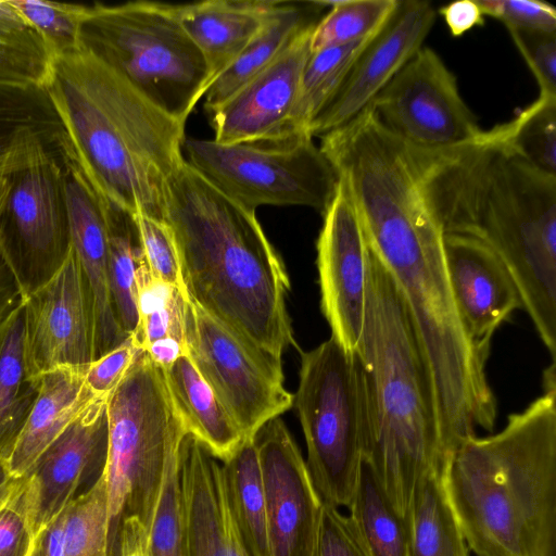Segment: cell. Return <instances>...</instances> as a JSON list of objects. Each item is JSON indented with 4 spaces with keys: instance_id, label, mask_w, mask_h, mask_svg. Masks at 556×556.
Segmentation results:
<instances>
[{
    "instance_id": "1",
    "label": "cell",
    "mask_w": 556,
    "mask_h": 556,
    "mask_svg": "<svg viewBox=\"0 0 556 556\" xmlns=\"http://www.w3.org/2000/svg\"><path fill=\"white\" fill-rule=\"evenodd\" d=\"M409 148L443 233L477 238L498 255L555 362L556 176L530 165L485 130L455 147Z\"/></svg>"
},
{
    "instance_id": "2",
    "label": "cell",
    "mask_w": 556,
    "mask_h": 556,
    "mask_svg": "<svg viewBox=\"0 0 556 556\" xmlns=\"http://www.w3.org/2000/svg\"><path fill=\"white\" fill-rule=\"evenodd\" d=\"M164 222L195 305L276 357L296 346L286 305L288 273L255 212L225 197L185 160L167 182Z\"/></svg>"
},
{
    "instance_id": "3",
    "label": "cell",
    "mask_w": 556,
    "mask_h": 556,
    "mask_svg": "<svg viewBox=\"0 0 556 556\" xmlns=\"http://www.w3.org/2000/svg\"><path fill=\"white\" fill-rule=\"evenodd\" d=\"M43 90L68 152L98 193L164 222L167 182L182 164L185 126L83 47L55 58Z\"/></svg>"
},
{
    "instance_id": "4",
    "label": "cell",
    "mask_w": 556,
    "mask_h": 556,
    "mask_svg": "<svg viewBox=\"0 0 556 556\" xmlns=\"http://www.w3.org/2000/svg\"><path fill=\"white\" fill-rule=\"evenodd\" d=\"M555 378L551 365L541 396L445 460V492L477 556H556Z\"/></svg>"
},
{
    "instance_id": "5",
    "label": "cell",
    "mask_w": 556,
    "mask_h": 556,
    "mask_svg": "<svg viewBox=\"0 0 556 556\" xmlns=\"http://www.w3.org/2000/svg\"><path fill=\"white\" fill-rule=\"evenodd\" d=\"M356 355L365 376L364 462L395 511L409 523L419 483L446 457L429 370L409 312L370 248Z\"/></svg>"
},
{
    "instance_id": "6",
    "label": "cell",
    "mask_w": 556,
    "mask_h": 556,
    "mask_svg": "<svg viewBox=\"0 0 556 556\" xmlns=\"http://www.w3.org/2000/svg\"><path fill=\"white\" fill-rule=\"evenodd\" d=\"M108 556H119L123 521L150 529L167 464L188 434L163 369L140 350L106 400Z\"/></svg>"
},
{
    "instance_id": "7",
    "label": "cell",
    "mask_w": 556,
    "mask_h": 556,
    "mask_svg": "<svg viewBox=\"0 0 556 556\" xmlns=\"http://www.w3.org/2000/svg\"><path fill=\"white\" fill-rule=\"evenodd\" d=\"M80 39L85 50L182 124L212 84L207 63L173 4L87 5Z\"/></svg>"
},
{
    "instance_id": "8",
    "label": "cell",
    "mask_w": 556,
    "mask_h": 556,
    "mask_svg": "<svg viewBox=\"0 0 556 556\" xmlns=\"http://www.w3.org/2000/svg\"><path fill=\"white\" fill-rule=\"evenodd\" d=\"M311 480L324 503L350 505L364 463L366 392L356 353L332 337L301 353L294 394Z\"/></svg>"
},
{
    "instance_id": "9",
    "label": "cell",
    "mask_w": 556,
    "mask_h": 556,
    "mask_svg": "<svg viewBox=\"0 0 556 556\" xmlns=\"http://www.w3.org/2000/svg\"><path fill=\"white\" fill-rule=\"evenodd\" d=\"M187 163L225 197L247 211L262 205H301L321 214L338 174L307 131L219 143L186 138Z\"/></svg>"
},
{
    "instance_id": "10",
    "label": "cell",
    "mask_w": 556,
    "mask_h": 556,
    "mask_svg": "<svg viewBox=\"0 0 556 556\" xmlns=\"http://www.w3.org/2000/svg\"><path fill=\"white\" fill-rule=\"evenodd\" d=\"M5 148L10 190L0 220V249L26 295L61 267L71 248L64 173L30 126L15 127Z\"/></svg>"
},
{
    "instance_id": "11",
    "label": "cell",
    "mask_w": 556,
    "mask_h": 556,
    "mask_svg": "<svg viewBox=\"0 0 556 556\" xmlns=\"http://www.w3.org/2000/svg\"><path fill=\"white\" fill-rule=\"evenodd\" d=\"M185 344L193 365L242 431L252 438L293 406L281 358L248 343L189 298Z\"/></svg>"
},
{
    "instance_id": "12",
    "label": "cell",
    "mask_w": 556,
    "mask_h": 556,
    "mask_svg": "<svg viewBox=\"0 0 556 556\" xmlns=\"http://www.w3.org/2000/svg\"><path fill=\"white\" fill-rule=\"evenodd\" d=\"M370 109L389 132L417 148L455 147L483 131L462 98L456 77L428 47L410 58Z\"/></svg>"
},
{
    "instance_id": "13",
    "label": "cell",
    "mask_w": 556,
    "mask_h": 556,
    "mask_svg": "<svg viewBox=\"0 0 556 556\" xmlns=\"http://www.w3.org/2000/svg\"><path fill=\"white\" fill-rule=\"evenodd\" d=\"M26 362L29 375L72 367L86 369L94 361L92 294L74 250L23 302Z\"/></svg>"
},
{
    "instance_id": "14",
    "label": "cell",
    "mask_w": 556,
    "mask_h": 556,
    "mask_svg": "<svg viewBox=\"0 0 556 556\" xmlns=\"http://www.w3.org/2000/svg\"><path fill=\"white\" fill-rule=\"evenodd\" d=\"M338 178L316 244L320 308L331 337L356 353L364 324L369 248L348 187Z\"/></svg>"
},
{
    "instance_id": "15",
    "label": "cell",
    "mask_w": 556,
    "mask_h": 556,
    "mask_svg": "<svg viewBox=\"0 0 556 556\" xmlns=\"http://www.w3.org/2000/svg\"><path fill=\"white\" fill-rule=\"evenodd\" d=\"M263 477L270 556H313L323 501L286 424L276 417L254 435Z\"/></svg>"
},
{
    "instance_id": "16",
    "label": "cell",
    "mask_w": 556,
    "mask_h": 556,
    "mask_svg": "<svg viewBox=\"0 0 556 556\" xmlns=\"http://www.w3.org/2000/svg\"><path fill=\"white\" fill-rule=\"evenodd\" d=\"M106 400L97 396L25 476L35 539L103 475L109 444Z\"/></svg>"
},
{
    "instance_id": "17",
    "label": "cell",
    "mask_w": 556,
    "mask_h": 556,
    "mask_svg": "<svg viewBox=\"0 0 556 556\" xmlns=\"http://www.w3.org/2000/svg\"><path fill=\"white\" fill-rule=\"evenodd\" d=\"M437 17L424 0H400L386 25L356 59L343 84L308 126L323 137L370 106L375 98L422 47Z\"/></svg>"
},
{
    "instance_id": "18",
    "label": "cell",
    "mask_w": 556,
    "mask_h": 556,
    "mask_svg": "<svg viewBox=\"0 0 556 556\" xmlns=\"http://www.w3.org/2000/svg\"><path fill=\"white\" fill-rule=\"evenodd\" d=\"M315 27V26H314ZM314 27L279 58L210 112L214 140L237 143L287 135ZM291 134V132H290Z\"/></svg>"
},
{
    "instance_id": "19",
    "label": "cell",
    "mask_w": 556,
    "mask_h": 556,
    "mask_svg": "<svg viewBox=\"0 0 556 556\" xmlns=\"http://www.w3.org/2000/svg\"><path fill=\"white\" fill-rule=\"evenodd\" d=\"M450 286L469 337L490 351L491 338L509 315L522 308L518 289L498 255L477 238L443 233Z\"/></svg>"
},
{
    "instance_id": "20",
    "label": "cell",
    "mask_w": 556,
    "mask_h": 556,
    "mask_svg": "<svg viewBox=\"0 0 556 556\" xmlns=\"http://www.w3.org/2000/svg\"><path fill=\"white\" fill-rule=\"evenodd\" d=\"M62 155L71 248L93 301L96 361L128 338L116 319L110 292L108 203L68 152L62 149Z\"/></svg>"
},
{
    "instance_id": "21",
    "label": "cell",
    "mask_w": 556,
    "mask_h": 556,
    "mask_svg": "<svg viewBox=\"0 0 556 556\" xmlns=\"http://www.w3.org/2000/svg\"><path fill=\"white\" fill-rule=\"evenodd\" d=\"M188 556H248L232 522L218 459L193 435L179 450Z\"/></svg>"
},
{
    "instance_id": "22",
    "label": "cell",
    "mask_w": 556,
    "mask_h": 556,
    "mask_svg": "<svg viewBox=\"0 0 556 556\" xmlns=\"http://www.w3.org/2000/svg\"><path fill=\"white\" fill-rule=\"evenodd\" d=\"M278 2L208 0L173 7L181 26L204 56L213 83L263 28Z\"/></svg>"
},
{
    "instance_id": "23",
    "label": "cell",
    "mask_w": 556,
    "mask_h": 556,
    "mask_svg": "<svg viewBox=\"0 0 556 556\" xmlns=\"http://www.w3.org/2000/svg\"><path fill=\"white\" fill-rule=\"evenodd\" d=\"M85 371L61 367L39 377L37 397L4 458L15 478L27 476L45 450L97 397L86 384Z\"/></svg>"
},
{
    "instance_id": "24",
    "label": "cell",
    "mask_w": 556,
    "mask_h": 556,
    "mask_svg": "<svg viewBox=\"0 0 556 556\" xmlns=\"http://www.w3.org/2000/svg\"><path fill=\"white\" fill-rule=\"evenodd\" d=\"M325 8V1H279L263 28L207 88L203 96L206 112L223 104L279 58L304 31L314 27Z\"/></svg>"
},
{
    "instance_id": "25",
    "label": "cell",
    "mask_w": 556,
    "mask_h": 556,
    "mask_svg": "<svg viewBox=\"0 0 556 556\" xmlns=\"http://www.w3.org/2000/svg\"><path fill=\"white\" fill-rule=\"evenodd\" d=\"M163 372L188 434L200 441L218 460L229 458L245 438L188 354L179 356Z\"/></svg>"
},
{
    "instance_id": "26",
    "label": "cell",
    "mask_w": 556,
    "mask_h": 556,
    "mask_svg": "<svg viewBox=\"0 0 556 556\" xmlns=\"http://www.w3.org/2000/svg\"><path fill=\"white\" fill-rule=\"evenodd\" d=\"M227 506L248 556H270L266 502L254 437L220 465Z\"/></svg>"
},
{
    "instance_id": "27",
    "label": "cell",
    "mask_w": 556,
    "mask_h": 556,
    "mask_svg": "<svg viewBox=\"0 0 556 556\" xmlns=\"http://www.w3.org/2000/svg\"><path fill=\"white\" fill-rule=\"evenodd\" d=\"M39 379H33L27 367L22 303L0 323V456L3 458L34 405Z\"/></svg>"
},
{
    "instance_id": "28",
    "label": "cell",
    "mask_w": 556,
    "mask_h": 556,
    "mask_svg": "<svg viewBox=\"0 0 556 556\" xmlns=\"http://www.w3.org/2000/svg\"><path fill=\"white\" fill-rule=\"evenodd\" d=\"M348 509L368 556H410V525L395 511L365 462Z\"/></svg>"
},
{
    "instance_id": "29",
    "label": "cell",
    "mask_w": 556,
    "mask_h": 556,
    "mask_svg": "<svg viewBox=\"0 0 556 556\" xmlns=\"http://www.w3.org/2000/svg\"><path fill=\"white\" fill-rule=\"evenodd\" d=\"M443 468L431 470L416 491L409 522L410 556H469L445 492Z\"/></svg>"
},
{
    "instance_id": "30",
    "label": "cell",
    "mask_w": 556,
    "mask_h": 556,
    "mask_svg": "<svg viewBox=\"0 0 556 556\" xmlns=\"http://www.w3.org/2000/svg\"><path fill=\"white\" fill-rule=\"evenodd\" d=\"M106 203L111 299L119 327L129 337L138 324V274L146 261L135 216Z\"/></svg>"
},
{
    "instance_id": "31",
    "label": "cell",
    "mask_w": 556,
    "mask_h": 556,
    "mask_svg": "<svg viewBox=\"0 0 556 556\" xmlns=\"http://www.w3.org/2000/svg\"><path fill=\"white\" fill-rule=\"evenodd\" d=\"M52 66L53 56L40 36L10 0H0V88L43 90Z\"/></svg>"
},
{
    "instance_id": "32",
    "label": "cell",
    "mask_w": 556,
    "mask_h": 556,
    "mask_svg": "<svg viewBox=\"0 0 556 556\" xmlns=\"http://www.w3.org/2000/svg\"><path fill=\"white\" fill-rule=\"evenodd\" d=\"M374 37L311 52L287 126L288 134L308 132L309 124L339 90L356 59Z\"/></svg>"
},
{
    "instance_id": "33",
    "label": "cell",
    "mask_w": 556,
    "mask_h": 556,
    "mask_svg": "<svg viewBox=\"0 0 556 556\" xmlns=\"http://www.w3.org/2000/svg\"><path fill=\"white\" fill-rule=\"evenodd\" d=\"M488 132L530 165L556 176V96L540 93L514 119Z\"/></svg>"
},
{
    "instance_id": "34",
    "label": "cell",
    "mask_w": 556,
    "mask_h": 556,
    "mask_svg": "<svg viewBox=\"0 0 556 556\" xmlns=\"http://www.w3.org/2000/svg\"><path fill=\"white\" fill-rule=\"evenodd\" d=\"M187 299L178 288L154 279L144 264L138 274V324L131 334L135 344L142 351L163 339L185 344Z\"/></svg>"
},
{
    "instance_id": "35",
    "label": "cell",
    "mask_w": 556,
    "mask_h": 556,
    "mask_svg": "<svg viewBox=\"0 0 556 556\" xmlns=\"http://www.w3.org/2000/svg\"><path fill=\"white\" fill-rule=\"evenodd\" d=\"M400 0L325 1L327 14L315 25L311 51L374 37L389 21Z\"/></svg>"
},
{
    "instance_id": "36",
    "label": "cell",
    "mask_w": 556,
    "mask_h": 556,
    "mask_svg": "<svg viewBox=\"0 0 556 556\" xmlns=\"http://www.w3.org/2000/svg\"><path fill=\"white\" fill-rule=\"evenodd\" d=\"M63 556H108V489L103 475L64 509Z\"/></svg>"
},
{
    "instance_id": "37",
    "label": "cell",
    "mask_w": 556,
    "mask_h": 556,
    "mask_svg": "<svg viewBox=\"0 0 556 556\" xmlns=\"http://www.w3.org/2000/svg\"><path fill=\"white\" fill-rule=\"evenodd\" d=\"M40 36L53 60L81 48V26L87 5L46 0H10Z\"/></svg>"
},
{
    "instance_id": "38",
    "label": "cell",
    "mask_w": 556,
    "mask_h": 556,
    "mask_svg": "<svg viewBox=\"0 0 556 556\" xmlns=\"http://www.w3.org/2000/svg\"><path fill=\"white\" fill-rule=\"evenodd\" d=\"M148 549L150 556H188L179 452L172 456L166 467L148 532Z\"/></svg>"
},
{
    "instance_id": "39",
    "label": "cell",
    "mask_w": 556,
    "mask_h": 556,
    "mask_svg": "<svg viewBox=\"0 0 556 556\" xmlns=\"http://www.w3.org/2000/svg\"><path fill=\"white\" fill-rule=\"evenodd\" d=\"M134 216L150 275L154 279L176 287L186 293L180 275L178 252L170 227L163 220L142 214Z\"/></svg>"
},
{
    "instance_id": "40",
    "label": "cell",
    "mask_w": 556,
    "mask_h": 556,
    "mask_svg": "<svg viewBox=\"0 0 556 556\" xmlns=\"http://www.w3.org/2000/svg\"><path fill=\"white\" fill-rule=\"evenodd\" d=\"M35 540L27 481L22 477L0 510V556H31Z\"/></svg>"
},
{
    "instance_id": "41",
    "label": "cell",
    "mask_w": 556,
    "mask_h": 556,
    "mask_svg": "<svg viewBox=\"0 0 556 556\" xmlns=\"http://www.w3.org/2000/svg\"><path fill=\"white\" fill-rule=\"evenodd\" d=\"M541 94L556 96V31L506 27Z\"/></svg>"
},
{
    "instance_id": "42",
    "label": "cell",
    "mask_w": 556,
    "mask_h": 556,
    "mask_svg": "<svg viewBox=\"0 0 556 556\" xmlns=\"http://www.w3.org/2000/svg\"><path fill=\"white\" fill-rule=\"evenodd\" d=\"M483 15L492 16L506 27L556 31V9L536 0H477Z\"/></svg>"
},
{
    "instance_id": "43",
    "label": "cell",
    "mask_w": 556,
    "mask_h": 556,
    "mask_svg": "<svg viewBox=\"0 0 556 556\" xmlns=\"http://www.w3.org/2000/svg\"><path fill=\"white\" fill-rule=\"evenodd\" d=\"M313 556H368L349 518L323 502L321 518Z\"/></svg>"
},
{
    "instance_id": "44",
    "label": "cell",
    "mask_w": 556,
    "mask_h": 556,
    "mask_svg": "<svg viewBox=\"0 0 556 556\" xmlns=\"http://www.w3.org/2000/svg\"><path fill=\"white\" fill-rule=\"evenodd\" d=\"M140 349L129 336L119 345L93 361L85 371V381L97 396L108 397L134 363Z\"/></svg>"
},
{
    "instance_id": "45",
    "label": "cell",
    "mask_w": 556,
    "mask_h": 556,
    "mask_svg": "<svg viewBox=\"0 0 556 556\" xmlns=\"http://www.w3.org/2000/svg\"><path fill=\"white\" fill-rule=\"evenodd\" d=\"M452 36L459 37L476 26H483L484 15L477 0H458L440 8Z\"/></svg>"
},
{
    "instance_id": "46",
    "label": "cell",
    "mask_w": 556,
    "mask_h": 556,
    "mask_svg": "<svg viewBox=\"0 0 556 556\" xmlns=\"http://www.w3.org/2000/svg\"><path fill=\"white\" fill-rule=\"evenodd\" d=\"M24 298L17 274L0 249V323L23 303Z\"/></svg>"
},
{
    "instance_id": "47",
    "label": "cell",
    "mask_w": 556,
    "mask_h": 556,
    "mask_svg": "<svg viewBox=\"0 0 556 556\" xmlns=\"http://www.w3.org/2000/svg\"><path fill=\"white\" fill-rule=\"evenodd\" d=\"M148 529L137 517L123 521L119 536V556H150Z\"/></svg>"
},
{
    "instance_id": "48",
    "label": "cell",
    "mask_w": 556,
    "mask_h": 556,
    "mask_svg": "<svg viewBox=\"0 0 556 556\" xmlns=\"http://www.w3.org/2000/svg\"><path fill=\"white\" fill-rule=\"evenodd\" d=\"M10 190V156L4 147L0 149V220Z\"/></svg>"
},
{
    "instance_id": "49",
    "label": "cell",
    "mask_w": 556,
    "mask_h": 556,
    "mask_svg": "<svg viewBox=\"0 0 556 556\" xmlns=\"http://www.w3.org/2000/svg\"><path fill=\"white\" fill-rule=\"evenodd\" d=\"M18 478H15L3 457H0V510L7 503Z\"/></svg>"
},
{
    "instance_id": "50",
    "label": "cell",
    "mask_w": 556,
    "mask_h": 556,
    "mask_svg": "<svg viewBox=\"0 0 556 556\" xmlns=\"http://www.w3.org/2000/svg\"><path fill=\"white\" fill-rule=\"evenodd\" d=\"M1 457V456H0Z\"/></svg>"
}]
</instances>
